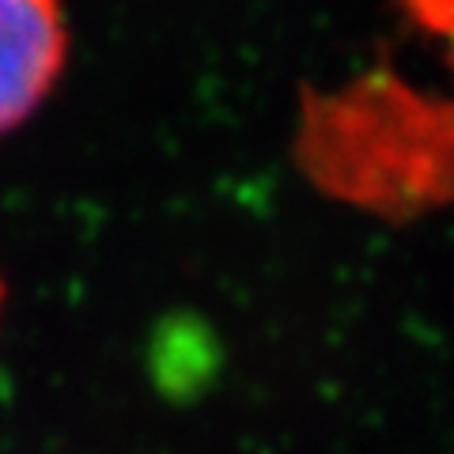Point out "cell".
Here are the masks:
<instances>
[{"label":"cell","instance_id":"7a4b0ae2","mask_svg":"<svg viewBox=\"0 0 454 454\" xmlns=\"http://www.w3.org/2000/svg\"><path fill=\"white\" fill-rule=\"evenodd\" d=\"M0 300H4V284H0Z\"/></svg>","mask_w":454,"mask_h":454},{"label":"cell","instance_id":"6da1fadb","mask_svg":"<svg viewBox=\"0 0 454 454\" xmlns=\"http://www.w3.org/2000/svg\"><path fill=\"white\" fill-rule=\"evenodd\" d=\"M68 57L61 0H0V137L46 103Z\"/></svg>","mask_w":454,"mask_h":454}]
</instances>
